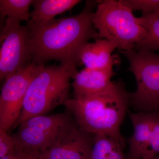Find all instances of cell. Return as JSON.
Here are the masks:
<instances>
[{
  "mask_svg": "<svg viewBox=\"0 0 159 159\" xmlns=\"http://www.w3.org/2000/svg\"><path fill=\"white\" fill-rule=\"evenodd\" d=\"M0 159H21V158L20 154L17 151H16L15 153L3 157L1 158Z\"/></svg>",
  "mask_w": 159,
  "mask_h": 159,
  "instance_id": "obj_19",
  "label": "cell"
},
{
  "mask_svg": "<svg viewBox=\"0 0 159 159\" xmlns=\"http://www.w3.org/2000/svg\"><path fill=\"white\" fill-rule=\"evenodd\" d=\"M77 72L76 67L36 66L26 92L22 110L13 129L29 119L43 116L70 99V79Z\"/></svg>",
  "mask_w": 159,
  "mask_h": 159,
  "instance_id": "obj_3",
  "label": "cell"
},
{
  "mask_svg": "<svg viewBox=\"0 0 159 159\" xmlns=\"http://www.w3.org/2000/svg\"><path fill=\"white\" fill-rule=\"evenodd\" d=\"M146 31V36L134 46L137 51H159V11L142 13L139 17Z\"/></svg>",
  "mask_w": 159,
  "mask_h": 159,
  "instance_id": "obj_14",
  "label": "cell"
},
{
  "mask_svg": "<svg viewBox=\"0 0 159 159\" xmlns=\"http://www.w3.org/2000/svg\"><path fill=\"white\" fill-rule=\"evenodd\" d=\"M148 159H159V155H158L156 156L152 157Z\"/></svg>",
  "mask_w": 159,
  "mask_h": 159,
  "instance_id": "obj_20",
  "label": "cell"
},
{
  "mask_svg": "<svg viewBox=\"0 0 159 159\" xmlns=\"http://www.w3.org/2000/svg\"><path fill=\"white\" fill-rule=\"evenodd\" d=\"M92 22L99 39L114 43L121 51L133 49L146 36V31L139 17L120 1H98Z\"/></svg>",
  "mask_w": 159,
  "mask_h": 159,
  "instance_id": "obj_4",
  "label": "cell"
},
{
  "mask_svg": "<svg viewBox=\"0 0 159 159\" xmlns=\"http://www.w3.org/2000/svg\"><path fill=\"white\" fill-rule=\"evenodd\" d=\"M97 4L98 1H88L82 11L76 15L44 23L28 21L32 62L42 65L56 60L62 65L77 67L80 48L89 40L99 39L92 22L93 10Z\"/></svg>",
  "mask_w": 159,
  "mask_h": 159,
  "instance_id": "obj_1",
  "label": "cell"
},
{
  "mask_svg": "<svg viewBox=\"0 0 159 159\" xmlns=\"http://www.w3.org/2000/svg\"><path fill=\"white\" fill-rule=\"evenodd\" d=\"M79 0H34V10L30 12V21L34 23L46 22L70 10L80 2Z\"/></svg>",
  "mask_w": 159,
  "mask_h": 159,
  "instance_id": "obj_13",
  "label": "cell"
},
{
  "mask_svg": "<svg viewBox=\"0 0 159 159\" xmlns=\"http://www.w3.org/2000/svg\"><path fill=\"white\" fill-rule=\"evenodd\" d=\"M117 142H119L105 134H95L89 159H109L111 152Z\"/></svg>",
  "mask_w": 159,
  "mask_h": 159,
  "instance_id": "obj_16",
  "label": "cell"
},
{
  "mask_svg": "<svg viewBox=\"0 0 159 159\" xmlns=\"http://www.w3.org/2000/svg\"><path fill=\"white\" fill-rule=\"evenodd\" d=\"M120 51L128 59V70L137 81L136 91L130 94V103L144 112L159 111V54L133 49Z\"/></svg>",
  "mask_w": 159,
  "mask_h": 159,
  "instance_id": "obj_5",
  "label": "cell"
},
{
  "mask_svg": "<svg viewBox=\"0 0 159 159\" xmlns=\"http://www.w3.org/2000/svg\"><path fill=\"white\" fill-rule=\"evenodd\" d=\"M16 145L13 136L7 131L0 129V158L15 153Z\"/></svg>",
  "mask_w": 159,
  "mask_h": 159,
  "instance_id": "obj_17",
  "label": "cell"
},
{
  "mask_svg": "<svg viewBox=\"0 0 159 159\" xmlns=\"http://www.w3.org/2000/svg\"><path fill=\"white\" fill-rule=\"evenodd\" d=\"M134 127L127 140L128 159H148L159 155V111H128Z\"/></svg>",
  "mask_w": 159,
  "mask_h": 159,
  "instance_id": "obj_9",
  "label": "cell"
},
{
  "mask_svg": "<svg viewBox=\"0 0 159 159\" xmlns=\"http://www.w3.org/2000/svg\"><path fill=\"white\" fill-rule=\"evenodd\" d=\"M130 94L119 80L101 93L70 99L65 105L80 128L93 134H105L124 145L120 127L130 103Z\"/></svg>",
  "mask_w": 159,
  "mask_h": 159,
  "instance_id": "obj_2",
  "label": "cell"
},
{
  "mask_svg": "<svg viewBox=\"0 0 159 159\" xmlns=\"http://www.w3.org/2000/svg\"><path fill=\"white\" fill-rule=\"evenodd\" d=\"M95 135L77 123L47 149L39 152L41 159H89Z\"/></svg>",
  "mask_w": 159,
  "mask_h": 159,
  "instance_id": "obj_10",
  "label": "cell"
},
{
  "mask_svg": "<svg viewBox=\"0 0 159 159\" xmlns=\"http://www.w3.org/2000/svg\"><path fill=\"white\" fill-rule=\"evenodd\" d=\"M115 74L113 68L98 70L85 68L77 71L72 84L74 98L93 96L107 90L113 84L114 81L111 79Z\"/></svg>",
  "mask_w": 159,
  "mask_h": 159,
  "instance_id": "obj_12",
  "label": "cell"
},
{
  "mask_svg": "<svg viewBox=\"0 0 159 159\" xmlns=\"http://www.w3.org/2000/svg\"><path fill=\"white\" fill-rule=\"evenodd\" d=\"M16 151L20 154L21 159H41L39 152L20 150Z\"/></svg>",
  "mask_w": 159,
  "mask_h": 159,
  "instance_id": "obj_18",
  "label": "cell"
},
{
  "mask_svg": "<svg viewBox=\"0 0 159 159\" xmlns=\"http://www.w3.org/2000/svg\"><path fill=\"white\" fill-rule=\"evenodd\" d=\"M117 46L106 39H98L93 43L85 44L78 52L76 65L84 66L87 69L106 70L119 64V57L112 55Z\"/></svg>",
  "mask_w": 159,
  "mask_h": 159,
  "instance_id": "obj_11",
  "label": "cell"
},
{
  "mask_svg": "<svg viewBox=\"0 0 159 159\" xmlns=\"http://www.w3.org/2000/svg\"><path fill=\"white\" fill-rule=\"evenodd\" d=\"M30 30L6 18L0 33V80H5L32 62Z\"/></svg>",
  "mask_w": 159,
  "mask_h": 159,
  "instance_id": "obj_7",
  "label": "cell"
},
{
  "mask_svg": "<svg viewBox=\"0 0 159 159\" xmlns=\"http://www.w3.org/2000/svg\"><path fill=\"white\" fill-rule=\"evenodd\" d=\"M34 0H1L0 12L2 19L9 18L20 22L30 19L29 9Z\"/></svg>",
  "mask_w": 159,
  "mask_h": 159,
  "instance_id": "obj_15",
  "label": "cell"
},
{
  "mask_svg": "<svg viewBox=\"0 0 159 159\" xmlns=\"http://www.w3.org/2000/svg\"><path fill=\"white\" fill-rule=\"evenodd\" d=\"M36 66L32 62L5 80L0 96V129L9 131L19 118Z\"/></svg>",
  "mask_w": 159,
  "mask_h": 159,
  "instance_id": "obj_8",
  "label": "cell"
},
{
  "mask_svg": "<svg viewBox=\"0 0 159 159\" xmlns=\"http://www.w3.org/2000/svg\"><path fill=\"white\" fill-rule=\"evenodd\" d=\"M68 111L50 116H37L19 126L13 136L16 150L40 152L51 146L58 138L76 125Z\"/></svg>",
  "mask_w": 159,
  "mask_h": 159,
  "instance_id": "obj_6",
  "label": "cell"
}]
</instances>
